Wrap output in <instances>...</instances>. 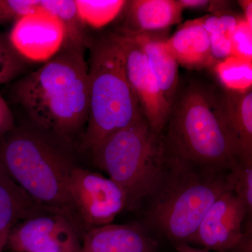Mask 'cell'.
<instances>
[{"label": "cell", "mask_w": 252, "mask_h": 252, "mask_svg": "<svg viewBox=\"0 0 252 252\" xmlns=\"http://www.w3.org/2000/svg\"><path fill=\"white\" fill-rule=\"evenodd\" d=\"M84 48L63 46L44 65L15 84L13 94L41 129L70 140L86 125L88 64Z\"/></svg>", "instance_id": "6da1fadb"}, {"label": "cell", "mask_w": 252, "mask_h": 252, "mask_svg": "<svg viewBox=\"0 0 252 252\" xmlns=\"http://www.w3.org/2000/svg\"><path fill=\"white\" fill-rule=\"evenodd\" d=\"M162 134L167 153L181 161L224 171L240 161L221 93L198 81L177 90Z\"/></svg>", "instance_id": "7a4b0ae2"}, {"label": "cell", "mask_w": 252, "mask_h": 252, "mask_svg": "<svg viewBox=\"0 0 252 252\" xmlns=\"http://www.w3.org/2000/svg\"><path fill=\"white\" fill-rule=\"evenodd\" d=\"M228 171L195 166L169 155L162 180L144 203L146 224L175 245L190 243L212 203L231 190Z\"/></svg>", "instance_id": "3957f363"}, {"label": "cell", "mask_w": 252, "mask_h": 252, "mask_svg": "<svg viewBox=\"0 0 252 252\" xmlns=\"http://www.w3.org/2000/svg\"><path fill=\"white\" fill-rule=\"evenodd\" d=\"M0 162L36 203L67 217L82 231L69 191L75 165L66 154L35 131L20 130L0 146Z\"/></svg>", "instance_id": "277c9868"}, {"label": "cell", "mask_w": 252, "mask_h": 252, "mask_svg": "<svg viewBox=\"0 0 252 252\" xmlns=\"http://www.w3.org/2000/svg\"><path fill=\"white\" fill-rule=\"evenodd\" d=\"M89 109L81 148L91 151L109 136L144 117L132 90L125 56L114 33L90 46Z\"/></svg>", "instance_id": "5b68a950"}, {"label": "cell", "mask_w": 252, "mask_h": 252, "mask_svg": "<svg viewBox=\"0 0 252 252\" xmlns=\"http://www.w3.org/2000/svg\"><path fill=\"white\" fill-rule=\"evenodd\" d=\"M90 152L94 164L124 190L127 210L145 203L168 164L163 134L152 130L144 117L109 136Z\"/></svg>", "instance_id": "8992f818"}, {"label": "cell", "mask_w": 252, "mask_h": 252, "mask_svg": "<svg viewBox=\"0 0 252 252\" xmlns=\"http://www.w3.org/2000/svg\"><path fill=\"white\" fill-rule=\"evenodd\" d=\"M69 191L79 223L86 230L110 224L126 210L127 198L122 189L110 178L76 166Z\"/></svg>", "instance_id": "52a82bcc"}, {"label": "cell", "mask_w": 252, "mask_h": 252, "mask_svg": "<svg viewBox=\"0 0 252 252\" xmlns=\"http://www.w3.org/2000/svg\"><path fill=\"white\" fill-rule=\"evenodd\" d=\"M125 56L126 72L141 112L151 129L162 133L166 126L170 105L151 72L143 51L133 37L114 33Z\"/></svg>", "instance_id": "ba28073f"}, {"label": "cell", "mask_w": 252, "mask_h": 252, "mask_svg": "<svg viewBox=\"0 0 252 252\" xmlns=\"http://www.w3.org/2000/svg\"><path fill=\"white\" fill-rule=\"evenodd\" d=\"M79 230L67 217L46 212L16 225L10 231L6 245L14 252H79Z\"/></svg>", "instance_id": "9c48e42d"}, {"label": "cell", "mask_w": 252, "mask_h": 252, "mask_svg": "<svg viewBox=\"0 0 252 252\" xmlns=\"http://www.w3.org/2000/svg\"><path fill=\"white\" fill-rule=\"evenodd\" d=\"M247 215L243 202L228 190L212 203L189 244L218 252L238 248L243 241V223Z\"/></svg>", "instance_id": "30bf717a"}, {"label": "cell", "mask_w": 252, "mask_h": 252, "mask_svg": "<svg viewBox=\"0 0 252 252\" xmlns=\"http://www.w3.org/2000/svg\"><path fill=\"white\" fill-rule=\"evenodd\" d=\"M65 36V28L59 18L39 11L16 20L8 39L22 59L42 62L61 51Z\"/></svg>", "instance_id": "8fae6325"}, {"label": "cell", "mask_w": 252, "mask_h": 252, "mask_svg": "<svg viewBox=\"0 0 252 252\" xmlns=\"http://www.w3.org/2000/svg\"><path fill=\"white\" fill-rule=\"evenodd\" d=\"M157 244L138 224H110L86 230L79 252H155Z\"/></svg>", "instance_id": "7c38bea8"}, {"label": "cell", "mask_w": 252, "mask_h": 252, "mask_svg": "<svg viewBox=\"0 0 252 252\" xmlns=\"http://www.w3.org/2000/svg\"><path fill=\"white\" fill-rule=\"evenodd\" d=\"M165 44L179 65L190 70H200L216 64L201 18L184 23L165 40Z\"/></svg>", "instance_id": "4fadbf2b"}, {"label": "cell", "mask_w": 252, "mask_h": 252, "mask_svg": "<svg viewBox=\"0 0 252 252\" xmlns=\"http://www.w3.org/2000/svg\"><path fill=\"white\" fill-rule=\"evenodd\" d=\"M124 8L128 26L122 32L130 34L161 31L180 23L184 10L175 0H133L127 1Z\"/></svg>", "instance_id": "5bb4252c"}, {"label": "cell", "mask_w": 252, "mask_h": 252, "mask_svg": "<svg viewBox=\"0 0 252 252\" xmlns=\"http://www.w3.org/2000/svg\"><path fill=\"white\" fill-rule=\"evenodd\" d=\"M51 212L36 203L8 174L0 162V237L9 236L21 220Z\"/></svg>", "instance_id": "9a60e30c"}, {"label": "cell", "mask_w": 252, "mask_h": 252, "mask_svg": "<svg viewBox=\"0 0 252 252\" xmlns=\"http://www.w3.org/2000/svg\"><path fill=\"white\" fill-rule=\"evenodd\" d=\"M121 32L133 37L140 46L151 72L171 105L179 89V64L167 49L165 40L154 37L149 33Z\"/></svg>", "instance_id": "2e32d148"}, {"label": "cell", "mask_w": 252, "mask_h": 252, "mask_svg": "<svg viewBox=\"0 0 252 252\" xmlns=\"http://www.w3.org/2000/svg\"><path fill=\"white\" fill-rule=\"evenodd\" d=\"M225 117L240 161L252 162V89L222 94Z\"/></svg>", "instance_id": "e0dca14e"}, {"label": "cell", "mask_w": 252, "mask_h": 252, "mask_svg": "<svg viewBox=\"0 0 252 252\" xmlns=\"http://www.w3.org/2000/svg\"><path fill=\"white\" fill-rule=\"evenodd\" d=\"M44 11L56 16L65 28V40L63 46L84 48L87 46L84 24L78 14L74 0H42Z\"/></svg>", "instance_id": "ac0fdd59"}, {"label": "cell", "mask_w": 252, "mask_h": 252, "mask_svg": "<svg viewBox=\"0 0 252 252\" xmlns=\"http://www.w3.org/2000/svg\"><path fill=\"white\" fill-rule=\"evenodd\" d=\"M220 83L232 91H245L252 86V61L231 56L215 64Z\"/></svg>", "instance_id": "d6986e66"}, {"label": "cell", "mask_w": 252, "mask_h": 252, "mask_svg": "<svg viewBox=\"0 0 252 252\" xmlns=\"http://www.w3.org/2000/svg\"><path fill=\"white\" fill-rule=\"evenodd\" d=\"M78 14L84 23L91 27H103L112 21L124 9L123 0H74Z\"/></svg>", "instance_id": "ffe728a7"}, {"label": "cell", "mask_w": 252, "mask_h": 252, "mask_svg": "<svg viewBox=\"0 0 252 252\" xmlns=\"http://www.w3.org/2000/svg\"><path fill=\"white\" fill-rule=\"evenodd\" d=\"M230 190L243 202L248 215L252 213V162L238 161L227 172Z\"/></svg>", "instance_id": "44dd1931"}, {"label": "cell", "mask_w": 252, "mask_h": 252, "mask_svg": "<svg viewBox=\"0 0 252 252\" xmlns=\"http://www.w3.org/2000/svg\"><path fill=\"white\" fill-rule=\"evenodd\" d=\"M22 59L13 49L8 38L0 34V84L9 82L21 72Z\"/></svg>", "instance_id": "7402d4cb"}, {"label": "cell", "mask_w": 252, "mask_h": 252, "mask_svg": "<svg viewBox=\"0 0 252 252\" xmlns=\"http://www.w3.org/2000/svg\"><path fill=\"white\" fill-rule=\"evenodd\" d=\"M42 0H0V23L42 11Z\"/></svg>", "instance_id": "603a6c76"}, {"label": "cell", "mask_w": 252, "mask_h": 252, "mask_svg": "<svg viewBox=\"0 0 252 252\" xmlns=\"http://www.w3.org/2000/svg\"><path fill=\"white\" fill-rule=\"evenodd\" d=\"M232 56L252 61V27L240 18L231 38Z\"/></svg>", "instance_id": "cb8c5ba5"}, {"label": "cell", "mask_w": 252, "mask_h": 252, "mask_svg": "<svg viewBox=\"0 0 252 252\" xmlns=\"http://www.w3.org/2000/svg\"><path fill=\"white\" fill-rule=\"evenodd\" d=\"M182 9H206L213 12H219L224 9L226 1H208V0H177Z\"/></svg>", "instance_id": "d4e9b609"}, {"label": "cell", "mask_w": 252, "mask_h": 252, "mask_svg": "<svg viewBox=\"0 0 252 252\" xmlns=\"http://www.w3.org/2000/svg\"><path fill=\"white\" fill-rule=\"evenodd\" d=\"M14 128V117L9 105L0 94V137Z\"/></svg>", "instance_id": "484cf974"}, {"label": "cell", "mask_w": 252, "mask_h": 252, "mask_svg": "<svg viewBox=\"0 0 252 252\" xmlns=\"http://www.w3.org/2000/svg\"><path fill=\"white\" fill-rule=\"evenodd\" d=\"M238 2L243 11L244 19L248 23L249 26L252 27V1L243 0Z\"/></svg>", "instance_id": "4316f807"}, {"label": "cell", "mask_w": 252, "mask_h": 252, "mask_svg": "<svg viewBox=\"0 0 252 252\" xmlns=\"http://www.w3.org/2000/svg\"><path fill=\"white\" fill-rule=\"evenodd\" d=\"M176 250L178 252H209L208 250L205 249L195 248L187 243L176 245Z\"/></svg>", "instance_id": "83f0119b"}, {"label": "cell", "mask_w": 252, "mask_h": 252, "mask_svg": "<svg viewBox=\"0 0 252 252\" xmlns=\"http://www.w3.org/2000/svg\"><path fill=\"white\" fill-rule=\"evenodd\" d=\"M8 236H1L0 237V252L2 251L3 249L6 246L7 243Z\"/></svg>", "instance_id": "f1b7e54d"}, {"label": "cell", "mask_w": 252, "mask_h": 252, "mask_svg": "<svg viewBox=\"0 0 252 252\" xmlns=\"http://www.w3.org/2000/svg\"><path fill=\"white\" fill-rule=\"evenodd\" d=\"M38 252H64L61 251V250H45V251H41Z\"/></svg>", "instance_id": "f546056e"}]
</instances>
